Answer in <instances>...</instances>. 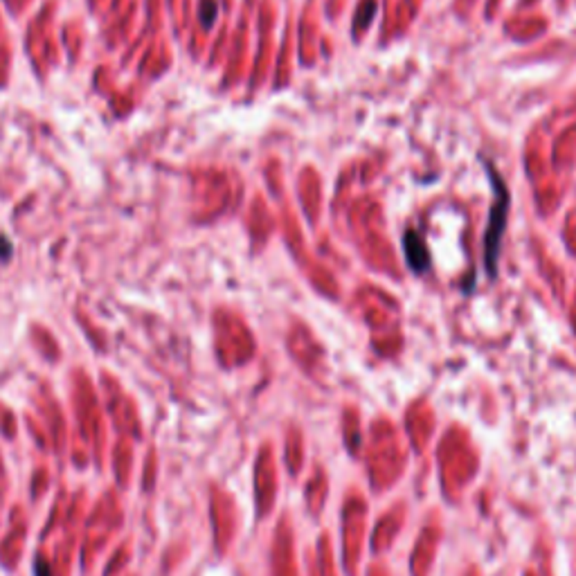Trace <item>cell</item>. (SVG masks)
<instances>
[{"instance_id":"cell-1","label":"cell","mask_w":576,"mask_h":576,"mask_svg":"<svg viewBox=\"0 0 576 576\" xmlns=\"http://www.w3.org/2000/svg\"><path fill=\"white\" fill-rule=\"evenodd\" d=\"M488 178H491L493 189H495V203L491 208V219H488V230L484 237V266L488 270V277L495 279L500 244H502V235L506 228V217H509V192H506L502 178L495 174V169H488Z\"/></svg>"},{"instance_id":"cell-2","label":"cell","mask_w":576,"mask_h":576,"mask_svg":"<svg viewBox=\"0 0 576 576\" xmlns=\"http://www.w3.org/2000/svg\"><path fill=\"white\" fill-rule=\"evenodd\" d=\"M403 252H406L410 268L415 270V272L428 270V266H430L428 248H426V244H424V239H421L415 230L406 232V237H403Z\"/></svg>"}]
</instances>
